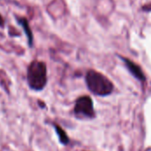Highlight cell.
Here are the masks:
<instances>
[{
	"mask_svg": "<svg viewBox=\"0 0 151 151\" xmlns=\"http://www.w3.org/2000/svg\"><path fill=\"white\" fill-rule=\"evenodd\" d=\"M122 60L125 62V65H126L127 68L128 69V71L131 73V74L134 77H135L137 80H139L141 81H145V79H146L145 75H144L142 68L137 64H135L132 60H130L128 58H122Z\"/></svg>",
	"mask_w": 151,
	"mask_h": 151,
	"instance_id": "cell-4",
	"label": "cell"
},
{
	"mask_svg": "<svg viewBox=\"0 0 151 151\" xmlns=\"http://www.w3.org/2000/svg\"><path fill=\"white\" fill-rule=\"evenodd\" d=\"M38 104H39V105H40L41 107H42V108H43V107H45V105H44V104H43V103H42V104H41V102H39Z\"/></svg>",
	"mask_w": 151,
	"mask_h": 151,
	"instance_id": "cell-7",
	"label": "cell"
},
{
	"mask_svg": "<svg viewBox=\"0 0 151 151\" xmlns=\"http://www.w3.org/2000/svg\"><path fill=\"white\" fill-rule=\"evenodd\" d=\"M3 24V19L1 18V16H0V25H2Z\"/></svg>",
	"mask_w": 151,
	"mask_h": 151,
	"instance_id": "cell-8",
	"label": "cell"
},
{
	"mask_svg": "<svg viewBox=\"0 0 151 151\" xmlns=\"http://www.w3.org/2000/svg\"><path fill=\"white\" fill-rule=\"evenodd\" d=\"M74 113L77 116H82L90 119L94 118L95 110L92 99L87 96L78 98L74 105Z\"/></svg>",
	"mask_w": 151,
	"mask_h": 151,
	"instance_id": "cell-3",
	"label": "cell"
},
{
	"mask_svg": "<svg viewBox=\"0 0 151 151\" xmlns=\"http://www.w3.org/2000/svg\"><path fill=\"white\" fill-rule=\"evenodd\" d=\"M19 23H21V25L24 27V29L26 30V33H27V35L28 36V41H29V44L30 46L32 45V34H31V31L29 29V27H28V24L27 22V20L25 19H19Z\"/></svg>",
	"mask_w": 151,
	"mask_h": 151,
	"instance_id": "cell-6",
	"label": "cell"
},
{
	"mask_svg": "<svg viewBox=\"0 0 151 151\" xmlns=\"http://www.w3.org/2000/svg\"><path fill=\"white\" fill-rule=\"evenodd\" d=\"M86 83L88 89L96 96H108L113 91L112 82L104 74L90 70L86 75Z\"/></svg>",
	"mask_w": 151,
	"mask_h": 151,
	"instance_id": "cell-2",
	"label": "cell"
},
{
	"mask_svg": "<svg viewBox=\"0 0 151 151\" xmlns=\"http://www.w3.org/2000/svg\"><path fill=\"white\" fill-rule=\"evenodd\" d=\"M27 85L35 91L42 90L47 85V66L45 63L38 60L33 61L27 67Z\"/></svg>",
	"mask_w": 151,
	"mask_h": 151,
	"instance_id": "cell-1",
	"label": "cell"
},
{
	"mask_svg": "<svg viewBox=\"0 0 151 151\" xmlns=\"http://www.w3.org/2000/svg\"><path fill=\"white\" fill-rule=\"evenodd\" d=\"M53 127H54V129H55V131L58 136V140H59L60 143L63 145H67L69 143L70 140H69L67 134L65 132V130L61 127H59L58 125H53Z\"/></svg>",
	"mask_w": 151,
	"mask_h": 151,
	"instance_id": "cell-5",
	"label": "cell"
}]
</instances>
